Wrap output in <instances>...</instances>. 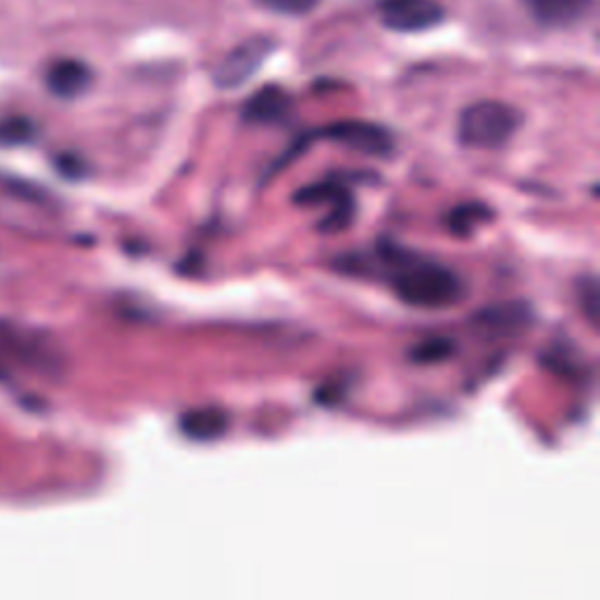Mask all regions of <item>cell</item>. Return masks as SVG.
Instances as JSON below:
<instances>
[{
  "mask_svg": "<svg viewBox=\"0 0 600 600\" xmlns=\"http://www.w3.org/2000/svg\"><path fill=\"white\" fill-rule=\"evenodd\" d=\"M394 291L408 305L439 310L455 305L464 296L462 281L439 263L404 258L396 265Z\"/></svg>",
  "mask_w": 600,
  "mask_h": 600,
  "instance_id": "6da1fadb",
  "label": "cell"
},
{
  "mask_svg": "<svg viewBox=\"0 0 600 600\" xmlns=\"http://www.w3.org/2000/svg\"><path fill=\"white\" fill-rule=\"evenodd\" d=\"M523 118L521 113L505 102L483 99L460 113L458 137L466 148L495 150L503 148L519 131Z\"/></svg>",
  "mask_w": 600,
  "mask_h": 600,
  "instance_id": "7a4b0ae2",
  "label": "cell"
},
{
  "mask_svg": "<svg viewBox=\"0 0 600 600\" xmlns=\"http://www.w3.org/2000/svg\"><path fill=\"white\" fill-rule=\"evenodd\" d=\"M0 349L41 376H55L61 369L59 353L45 333L14 322H0Z\"/></svg>",
  "mask_w": 600,
  "mask_h": 600,
  "instance_id": "3957f363",
  "label": "cell"
},
{
  "mask_svg": "<svg viewBox=\"0 0 600 600\" xmlns=\"http://www.w3.org/2000/svg\"><path fill=\"white\" fill-rule=\"evenodd\" d=\"M312 139L336 141L366 158L388 160L394 155V137L390 135V129L376 123H366V120L333 123L324 129H316Z\"/></svg>",
  "mask_w": 600,
  "mask_h": 600,
  "instance_id": "277c9868",
  "label": "cell"
},
{
  "mask_svg": "<svg viewBox=\"0 0 600 600\" xmlns=\"http://www.w3.org/2000/svg\"><path fill=\"white\" fill-rule=\"evenodd\" d=\"M275 41L270 36H254L244 43H240L235 49L223 57L219 69L214 71V82L221 90H238L244 82L254 78V73L261 69L273 53Z\"/></svg>",
  "mask_w": 600,
  "mask_h": 600,
  "instance_id": "5b68a950",
  "label": "cell"
},
{
  "mask_svg": "<svg viewBox=\"0 0 600 600\" xmlns=\"http://www.w3.org/2000/svg\"><path fill=\"white\" fill-rule=\"evenodd\" d=\"M446 10L437 0H385L380 5V22L394 33H420L443 22Z\"/></svg>",
  "mask_w": 600,
  "mask_h": 600,
  "instance_id": "8992f818",
  "label": "cell"
},
{
  "mask_svg": "<svg viewBox=\"0 0 600 600\" xmlns=\"http://www.w3.org/2000/svg\"><path fill=\"white\" fill-rule=\"evenodd\" d=\"M92 69L80 59H59L45 73V85L57 99H78L92 88Z\"/></svg>",
  "mask_w": 600,
  "mask_h": 600,
  "instance_id": "52a82bcc",
  "label": "cell"
},
{
  "mask_svg": "<svg viewBox=\"0 0 600 600\" xmlns=\"http://www.w3.org/2000/svg\"><path fill=\"white\" fill-rule=\"evenodd\" d=\"M298 205H320V203H331L333 211L328 219L324 221L326 230H338L345 228L353 219L355 203L353 195H349L338 183H316V186H308L296 195Z\"/></svg>",
  "mask_w": 600,
  "mask_h": 600,
  "instance_id": "ba28073f",
  "label": "cell"
},
{
  "mask_svg": "<svg viewBox=\"0 0 600 600\" xmlns=\"http://www.w3.org/2000/svg\"><path fill=\"white\" fill-rule=\"evenodd\" d=\"M289 113H291V96L277 85H265L256 90L242 106V118L249 125H275V123L287 120Z\"/></svg>",
  "mask_w": 600,
  "mask_h": 600,
  "instance_id": "9c48e42d",
  "label": "cell"
},
{
  "mask_svg": "<svg viewBox=\"0 0 600 600\" xmlns=\"http://www.w3.org/2000/svg\"><path fill=\"white\" fill-rule=\"evenodd\" d=\"M532 16L544 26L568 28L585 20L591 0H526Z\"/></svg>",
  "mask_w": 600,
  "mask_h": 600,
  "instance_id": "30bf717a",
  "label": "cell"
},
{
  "mask_svg": "<svg viewBox=\"0 0 600 600\" xmlns=\"http://www.w3.org/2000/svg\"><path fill=\"white\" fill-rule=\"evenodd\" d=\"M38 129L24 115H10L0 120V146H24L36 139Z\"/></svg>",
  "mask_w": 600,
  "mask_h": 600,
  "instance_id": "8fae6325",
  "label": "cell"
},
{
  "mask_svg": "<svg viewBox=\"0 0 600 600\" xmlns=\"http://www.w3.org/2000/svg\"><path fill=\"white\" fill-rule=\"evenodd\" d=\"M254 3L281 16H305L320 8L322 0H254Z\"/></svg>",
  "mask_w": 600,
  "mask_h": 600,
  "instance_id": "7c38bea8",
  "label": "cell"
},
{
  "mask_svg": "<svg viewBox=\"0 0 600 600\" xmlns=\"http://www.w3.org/2000/svg\"><path fill=\"white\" fill-rule=\"evenodd\" d=\"M55 166H57V172L61 176H66V178H82V176H85V172H88L85 160H82L76 153H61L55 160Z\"/></svg>",
  "mask_w": 600,
  "mask_h": 600,
  "instance_id": "4fadbf2b",
  "label": "cell"
},
{
  "mask_svg": "<svg viewBox=\"0 0 600 600\" xmlns=\"http://www.w3.org/2000/svg\"><path fill=\"white\" fill-rule=\"evenodd\" d=\"M0 183H3L8 193L22 197V199H31V203H38V199H43V193L38 191V186H31V183H26V181H16L12 176L0 174Z\"/></svg>",
  "mask_w": 600,
  "mask_h": 600,
  "instance_id": "5bb4252c",
  "label": "cell"
}]
</instances>
